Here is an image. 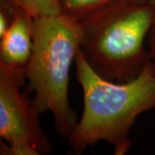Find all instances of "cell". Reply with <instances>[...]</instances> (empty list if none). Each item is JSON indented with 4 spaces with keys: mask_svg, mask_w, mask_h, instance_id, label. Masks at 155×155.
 Here are the masks:
<instances>
[{
    "mask_svg": "<svg viewBox=\"0 0 155 155\" xmlns=\"http://www.w3.org/2000/svg\"><path fill=\"white\" fill-rule=\"evenodd\" d=\"M12 2L34 18L61 14L58 0H12Z\"/></svg>",
    "mask_w": 155,
    "mask_h": 155,
    "instance_id": "cell-7",
    "label": "cell"
},
{
    "mask_svg": "<svg viewBox=\"0 0 155 155\" xmlns=\"http://www.w3.org/2000/svg\"><path fill=\"white\" fill-rule=\"evenodd\" d=\"M155 6L116 0L82 22L79 50L99 76L117 83L135 79L150 61L147 39Z\"/></svg>",
    "mask_w": 155,
    "mask_h": 155,
    "instance_id": "cell-2",
    "label": "cell"
},
{
    "mask_svg": "<svg viewBox=\"0 0 155 155\" xmlns=\"http://www.w3.org/2000/svg\"><path fill=\"white\" fill-rule=\"evenodd\" d=\"M17 5L12 0H0V36L9 28L15 17Z\"/></svg>",
    "mask_w": 155,
    "mask_h": 155,
    "instance_id": "cell-8",
    "label": "cell"
},
{
    "mask_svg": "<svg viewBox=\"0 0 155 155\" xmlns=\"http://www.w3.org/2000/svg\"><path fill=\"white\" fill-rule=\"evenodd\" d=\"M147 48L148 50V54H149V58L151 64L153 67L155 73V20L152 28L150 29L149 34L147 35Z\"/></svg>",
    "mask_w": 155,
    "mask_h": 155,
    "instance_id": "cell-9",
    "label": "cell"
},
{
    "mask_svg": "<svg viewBox=\"0 0 155 155\" xmlns=\"http://www.w3.org/2000/svg\"><path fill=\"white\" fill-rule=\"evenodd\" d=\"M116 0H58L61 14L82 22L91 13Z\"/></svg>",
    "mask_w": 155,
    "mask_h": 155,
    "instance_id": "cell-6",
    "label": "cell"
},
{
    "mask_svg": "<svg viewBox=\"0 0 155 155\" xmlns=\"http://www.w3.org/2000/svg\"><path fill=\"white\" fill-rule=\"evenodd\" d=\"M76 78L83 91L82 116L68 137V147L81 154L99 141L110 145L115 155H125L133 143L129 133L139 116L155 109V73L151 61L135 79L117 83L99 76L78 49Z\"/></svg>",
    "mask_w": 155,
    "mask_h": 155,
    "instance_id": "cell-1",
    "label": "cell"
},
{
    "mask_svg": "<svg viewBox=\"0 0 155 155\" xmlns=\"http://www.w3.org/2000/svg\"><path fill=\"white\" fill-rule=\"evenodd\" d=\"M151 4L153 6H155V0H151Z\"/></svg>",
    "mask_w": 155,
    "mask_h": 155,
    "instance_id": "cell-11",
    "label": "cell"
},
{
    "mask_svg": "<svg viewBox=\"0 0 155 155\" xmlns=\"http://www.w3.org/2000/svg\"><path fill=\"white\" fill-rule=\"evenodd\" d=\"M25 70L0 63V154L44 155L53 151L33 101L22 91Z\"/></svg>",
    "mask_w": 155,
    "mask_h": 155,
    "instance_id": "cell-4",
    "label": "cell"
},
{
    "mask_svg": "<svg viewBox=\"0 0 155 155\" xmlns=\"http://www.w3.org/2000/svg\"><path fill=\"white\" fill-rule=\"evenodd\" d=\"M82 39L80 22L61 14L33 19V51L25 69L28 91L36 110L50 112L56 133L67 140L78 116L69 102L70 69Z\"/></svg>",
    "mask_w": 155,
    "mask_h": 155,
    "instance_id": "cell-3",
    "label": "cell"
},
{
    "mask_svg": "<svg viewBox=\"0 0 155 155\" xmlns=\"http://www.w3.org/2000/svg\"><path fill=\"white\" fill-rule=\"evenodd\" d=\"M133 1L134 3L140 4V5H144V4H151V0H130Z\"/></svg>",
    "mask_w": 155,
    "mask_h": 155,
    "instance_id": "cell-10",
    "label": "cell"
},
{
    "mask_svg": "<svg viewBox=\"0 0 155 155\" xmlns=\"http://www.w3.org/2000/svg\"><path fill=\"white\" fill-rule=\"evenodd\" d=\"M33 19L17 6L13 21L0 36V63L26 69L33 51Z\"/></svg>",
    "mask_w": 155,
    "mask_h": 155,
    "instance_id": "cell-5",
    "label": "cell"
}]
</instances>
